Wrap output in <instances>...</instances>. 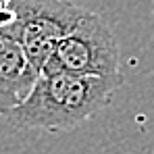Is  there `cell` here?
Masks as SVG:
<instances>
[{
    "instance_id": "obj_1",
    "label": "cell",
    "mask_w": 154,
    "mask_h": 154,
    "mask_svg": "<svg viewBox=\"0 0 154 154\" xmlns=\"http://www.w3.org/2000/svg\"><path fill=\"white\" fill-rule=\"evenodd\" d=\"M121 83L123 75L40 73L29 96L6 112L4 119L17 129L71 131L104 110Z\"/></svg>"
},
{
    "instance_id": "obj_2",
    "label": "cell",
    "mask_w": 154,
    "mask_h": 154,
    "mask_svg": "<svg viewBox=\"0 0 154 154\" xmlns=\"http://www.w3.org/2000/svg\"><path fill=\"white\" fill-rule=\"evenodd\" d=\"M6 6L13 13L8 27L38 71H42L58 42L88 13V8L69 0H8Z\"/></svg>"
},
{
    "instance_id": "obj_3",
    "label": "cell",
    "mask_w": 154,
    "mask_h": 154,
    "mask_svg": "<svg viewBox=\"0 0 154 154\" xmlns=\"http://www.w3.org/2000/svg\"><path fill=\"white\" fill-rule=\"evenodd\" d=\"M119 44L108 23L88 11L56 46L40 73L67 71L77 75H121Z\"/></svg>"
},
{
    "instance_id": "obj_4",
    "label": "cell",
    "mask_w": 154,
    "mask_h": 154,
    "mask_svg": "<svg viewBox=\"0 0 154 154\" xmlns=\"http://www.w3.org/2000/svg\"><path fill=\"white\" fill-rule=\"evenodd\" d=\"M40 77L8 25H0V117L25 100Z\"/></svg>"
},
{
    "instance_id": "obj_5",
    "label": "cell",
    "mask_w": 154,
    "mask_h": 154,
    "mask_svg": "<svg viewBox=\"0 0 154 154\" xmlns=\"http://www.w3.org/2000/svg\"><path fill=\"white\" fill-rule=\"evenodd\" d=\"M6 6V0H0V8H4Z\"/></svg>"
}]
</instances>
